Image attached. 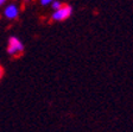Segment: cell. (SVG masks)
Returning a JSON list of instances; mask_svg holds the SVG:
<instances>
[{
    "mask_svg": "<svg viewBox=\"0 0 133 132\" xmlns=\"http://www.w3.org/2000/svg\"><path fill=\"white\" fill-rule=\"evenodd\" d=\"M7 54L12 57L19 56L20 54H23L24 51V44L20 41L18 37L16 36H11L8 38V43H7Z\"/></svg>",
    "mask_w": 133,
    "mask_h": 132,
    "instance_id": "cell-1",
    "label": "cell"
},
{
    "mask_svg": "<svg viewBox=\"0 0 133 132\" xmlns=\"http://www.w3.org/2000/svg\"><path fill=\"white\" fill-rule=\"evenodd\" d=\"M72 14V7L69 5H63L61 8H58L56 11H54L51 19L55 22H63L66 20L68 18H70Z\"/></svg>",
    "mask_w": 133,
    "mask_h": 132,
    "instance_id": "cell-2",
    "label": "cell"
},
{
    "mask_svg": "<svg viewBox=\"0 0 133 132\" xmlns=\"http://www.w3.org/2000/svg\"><path fill=\"white\" fill-rule=\"evenodd\" d=\"M3 14L7 20H14L17 17L19 16V7H18L17 4H13V3L5 5Z\"/></svg>",
    "mask_w": 133,
    "mask_h": 132,
    "instance_id": "cell-3",
    "label": "cell"
},
{
    "mask_svg": "<svg viewBox=\"0 0 133 132\" xmlns=\"http://www.w3.org/2000/svg\"><path fill=\"white\" fill-rule=\"evenodd\" d=\"M62 6H63V4H62L59 0H54L52 3H51V8H52L54 11L58 10V8H61Z\"/></svg>",
    "mask_w": 133,
    "mask_h": 132,
    "instance_id": "cell-4",
    "label": "cell"
},
{
    "mask_svg": "<svg viewBox=\"0 0 133 132\" xmlns=\"http://www.w3.org/2000/svg\"><path fill=\"white\" fill-rule=\"evenodd\" d=\"M54 0H41V5L42 6H48V5H51Z\"/></svg>",
    "mask_w": 133,
    "mask_h": 132,
    "instance_id": "cell-5",
    "label": "cell"
},
{
    "mask_svg": "<svg viewBox=\"0 0 133 132\" xmlns=\"http://www.w3.org/2000/svg\"><path fill=\"white\" fill-rule=\"evenodd\" d=\"M6 3H7V0H0V7L5 6V5H6Z\"/></svg>",
    "mask_w": 133,
    "mask_h": 132,
    "instance_id": "cell-6",
    "label": "cell"
},
{
    "mask_svg": "<svg viewBox=\"0 0 133 132\" xmlns=\"http://www.w3.org/2000/svg\"><path fill=\"white\" fill-rule=\"evenodd\" d=\"M3 75H4V68L1 66H0V79L3 77Z\"/></svg>",
    "mask_w": 133,
    "mask_h": 132,
    "instance_id": "cell-7",
    "label": "cell"
}]
</instances>
